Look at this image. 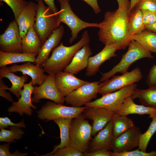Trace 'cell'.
Returning a JSON list of instances; mask_svg holds the SVG:
<instances>
[{"instance_id":"17","label":"cell","mask_w":156,"mask_h":156,"mask_svg":"<svg viewBox=\"0 0 156 156\" xmlns=\"http://www.w3.org/2000/svg\"><path fill=\"white\" fill-rule=\"evenodd\" d=\"M119 50L115 45L106 44L103 49L98 54L88 59V64L86 69L85 75L87 77L95 75L99 71L101 64L112 57H116V51Z\"/></svg>"},{"instance_id":"1","label":"cell","mask_w":156,"mask_h":156,"mask_svg":"<svg viewBox=\"0 0 156 156\" xmlns=\"http://www.w3.org/2000/svg\"><path fill=\"white\" fill-rule=\"evenodd\" d=\"M130 6L118 8L105 13L104 20L98 23L100 41L105 45H115L119 49H124L128 47L132 40L129 32Z\"/></svg>"},{"instance_id":"30","label":"cell","mask_w":156,"mask_h":156,"mask_svg":"<svg viewBox=\"0 0 156 156\" xmlns=\"http://www.w3.org/2000/svg\"><path fill=\"white\" fill-rule=\"evenodd\" d=\"M128 26L129 34L131 37L140 33L146 29L142 20V12L136 7L130 12Z\"/></svg>"},{"instance_id":"27","label":"cell","mask_w":156,"mask_h":156,"mask_svg":"<svg viewBox=\"0 0 156 156\" xmlns=\"http://www.w3.org/2000/svg\"><path fill=\"white\" fill-rule=\"evenodd\" d=\"M73 119L62 118L55 119L54 122L58 126L60 131L61 142L59 145L54 146L52 151L42 156H50L58 149L69 146L70 129Z\"/></svg>"},{"instance_id":"44","label":"cell","mask_w":156,"mask_h":156,"mask_svg":"<svg viewBox=\"0 0 156 156\" xmlns=\"http://www.w3.org/2000/svg\"><path fill=\"white\" fill-rule=\"evenodd\" d=\"M90 5L93 9L94 13L98 14L101 12L97 0H82Z\"/></svg>"},{"instance_id":"48","label":"cell","mask_w":156,"mask_h":156,"mask_svg":"<svg viewBox=\"0 0 156 156\" xmlns=\"http://www.w3.org/2000/svg\"><path fill=\"white\" fill-rule=\"evenodd\" d=\"M140 0H130V12L135 6L136 4Z\"/></svg>"},{"instance_id":"28","label":"cell","mask_w":156,"mask_h":156,"mask_svg":"<svg viewBox=\"0 0 156 156\" xmlns=\"http://www.w3.org/2000/svg\"><path fill=\"white\" fill-rule=\"evenodd\" d=\"M131 97L133 100L138 99L142 105L156 109V86L145 90L137 88Z\"/></svg>"},{"instance_id":"23","label":"cell","mask_w":156,"mask_h":156,"mask_svg":"<svg viewBox=\"0 0 156 156\" xmlns=\"http://www.w3.org/2000/svg\"><path fill=\"white\" fill-rule=\"evenodd\" d=\"M4 77L8 79L12 84L10 88H9L5 85V88L9 90L19 99L21 97L19 92L22 90L25 83L27 81L28 75H23L21 76L16 75L10 70L8 67L4 66L0 67V79Z\"/></svg>"},{"instance_id":"4","label":"cell","mask_w":156,"mask_h":156,"mask_svg":"<svg viewBox=\"0 0 156 156\" xmlns=\"http://www.w3.org/2000/svg\"><path fill=\"white\" fill-rule=\"evenodd\" d=\"M37 8L33 27L37 33L42 44L53 31L60 26L58 12L54 13L42 0H37ZM59 12V11H58Z\"/></svg>"},{"instance_id":"5","label":"cell","mask_w":156,"mask_h":156,"mask_svg":"<svg viewBox=\"0 0 156 156\" xmlns=\"http://www.w3.org/2000/svg\"><path fill=\"white\" fill-rule=\"evenodd\" d=\"M92 131V126L82 114L74 118L70 125L69 146L83 153L88 152Z\"/></svg>"},{"instance_id":"10","label":"cell","mask_w":156,"mask_h":156,"mask_svg":"<svg viewBox=\"0 0 156 156\" xmlns=\"http://www.w3.org/2000/svg\"><path fill=\"white\" fill-rule=\"evenodd\" d=\"M101 86L99 81L89 82L65 96V101L72 106L82 107L97 97Z\"/></svg>"},{"instance_id":"15","label":"cell","mask_w":156,"mask_h":156,"mask_svg":"<svg viewBox=\"0 0 156 156\" xmlns=\"http://www.w3.org/2000/svg\"><path fill=\"white\" fill-rule=\"evenodd\" d=\"M23 88L19 92L21 97L18 101L12 103L8 109V111L9 113H18L21 116H23L24 114L31 116L33 113L32 109H36L37 108L31 101V95L34 88L32 81L25 83Z\"/></svg>"},{"instance_id":"42","label":"cell","mask_w":156,"mask_h":156,"mask_svg":"<svg viewBox=\"0 0 156 156\" xmlns=\"http://www.w3.org/2000/svg\"><path fill=\"white\" fill-rule=\"evenodd\" d=\"M5 85L2 79H0V96L6 99L8 101L14 102L12 97L10 93L7 92L4 88Z\"/></svg>"},{"instance_id":"2","label":"cell","mask_w":156,"mask_h":156,"mask_svg":"<svg viewBox=\"0 0 156 156\" xmlns=\"http://www.w3.org/2000/svg\"><path fill=\"white\" fill-rule=\"evenodd\" d=\"M90 42L87 31H84L81 39L72 46H65L62 42L52 50L51 56L41 67L49 74L55 75L64 70L70 63L77 52L83 46L89 44Z\"/></svg>"},{"instance_id":"38","label":"cell","mask_w":156,"mask_h":156,"mask_svg":"<svg viewBox=\"0 0 156 156\" xmlns=\"http://www.w3.org/2000/svg\"><path fill=\"white\" fill-rule=\"evenodd\" d=\"M9 126H15L21 128H25L26 125L23 119L18 123H14L12 122L11 120L8 117H0V129H5L8 128Z\"/></svg>"},{"instance_id":"18","label":"cell","mask_w":156,"mask_h":156,"mask_svg":"<svg viewBox=\"0 0 156 156\" xmlns=\"http://www.w3.org/2000/svg\"><path fill=\"white\" fill-rule=\"evenodd\" d=\"M113 138V125L111 120L90 141L88 152L101 149L112 150Z\"/></svg>"},{"instance_id":"32","label":"cell","mask_w":156,"mask_h":156,"mask_svg":"<svg viewBox=\"0 0 156 156\" xmlns=\"http://www.w3.org/2000/svg\"><path fill=\"white\" fill-rule=\"evenodd\" d=\"M8 128L10 130L0 129V142H5L10 144L15 142V140L21 139L25 133L21 128L15 126H9Z\"/></svg>"},{"instance_id":"49","label":"cell","mask_w":156,"mask_h":156,"mask_svg":"<svg viewBox=\"0 0 156 156\" xmlns=\"http://www.w3.org/2000/svg\"></svg>"},{"instance_id":"14","label":"cell","mask_w":156,"mask_h":156,"mask_svg":"<svg viewBox=\"0 0 156 156\" xmlns=\"http://www.w3.org/2000/svg\"><path fill=\"white\" fill-rule=\"evenodd\" d=\"M114 113L106 108L99 107H88L82 114L84 118L93 121L92 136H95L112 120Z\"/></svg>"},{"instance_id":"7","label":"cell","mask_w":156,"mask_h":156,"mask_svg":"<svg viewBox=\"0 0 156 156\" xmlns=\"http://www.w3.org/2000/svg\"><path fill=\"white\" fill-rule=\"evenodd\" d=\"M60 5V9L58 12V20L60 23L66 24L71 30L72 36L69 40L71 44L76 38L79 32L86 27H98V23H89L79 18L73 12L70 4V0H57Z\"/></svg>"},{"instance_id":"21","label":"cell","mask_w":156,"mask_h":156,"mask_svg":"<svg viewBox=\"0 0 156 156\" xmlns=\"http://www.w3.org/2000/svg\"><path fill=\"white\" fill-rule=\"evenodd\" d=\"M37 8V4L30 1L19 14L16 22L22 38L26 35L30 28L33 27Z\"/></svg>"},{"instance_id":"19","label":"cell","mask_w":156,"mask_h":156,"mask_svg":"<svg viewBox=\"0 0 156 156\" xmlns=\"http://www.w3.org/2000/svg\"><path fill=\"white\" fill-rule=\"evenodd\" d=\"M64 32V27L61 25L55 30L42 44L36 57L35 63L41 67L49 58L51 51L59 45Z\"/></svg>"},{"instance_id":"36","label":"cell","mask_w":156,"mask_h":156,"mask_svg":"<svg viewBox=\"0 0 156 156\" xmlns=\"http://www.w3.org/2000/svg\"><path fill=\"white\" fill-rule=\"evenodd\" d=\"M110 154L111 156H156V151L147 153L137 149L120 153L111 152Z\"/></svg>"},{"instance_id":"40","label":"cell","mask_w":156,"mask_h":156,"mask_svg":"<svg viewBox=\"0 0 156 156\" xmlns=\"http://www.w3.org/2000/svg\"><path fill=\"white\" fill-rule=\"evenodd\" d=\"M143 23L146 26L152 25L156 22V12L142 11Z\"/></svg>"},{"instance_id":"16","label":"cell","mask_w":156,"mask_h":156,"mask_svg":"<svg viewBox=\"0 0 156 156\" xmlns=\"http://www.w3.org/2000/svg\"><path fill=\"white\" fill-rule=\"evenodd\" d=\"M55 84L61 94L65 97L83 85L88 82L68 72L59 71L54 75Z\"/></svg>"},{"instance_id":"45","label":"cell","mask_w":156,"mask_h":156,"mask_svg":"<svg viewBox=\"0 0 156 156\" xmlns=\"http://www.w3.org/2000/svg\"><path fill=\"white\" fill-rule=\"evenodd\" d=\"M37 1V0H36ZM55 13L58 12V11L55 4L54 0H42Z\"/></svg>"},{"instance_id":"22","label":"cell","mask_w":156,"mask_h":156,"mask_svg":"<svg viewBox=\"0 0 156 156\" xmlns=\"http://www.w3.org/2000/svg\"><path fill=\"white\" fill-rule=\"evenodd\" d=\"M92 54L89 44L84 45L75 54L70 63L64 71L74 75L77 74L86 68L89 58Z\"/></svg>"},{"instance_id":"47","label":"cell","mask_w":156,"mask_h":156,"mask_svg":"<svg viewBox=\"0 0 156 156\" xmlns=\"http://www.w3.org/2000/svg\"><path fill=\"white\" fill-rule=\"evenodd\" d=\"M146 29L156 33V22L154 24L146 26Z\"/></svg>"},{"instance_id":"29","label":"cell","mask_w":156,"mask_h":156,"mask_svg":"<svg viewBox=\"0 0 156 156\" xmlns=\"http://www.w3.org/2000/svg\"><path fill=\"white\" fill-rule=\"evenodd\" d=\"M113 125L114 138L135 126L133 120L127 116L114 113L112 120Z\"/></svg>"},{"instance_id":"9","label":"cell","mask_w":156,"mask_h":156,"mask_svg":"<svg viewBox=\"0 0 156 156\" xmlns=\"http://www.w3.org/2000/svg\"><path fill=\"white\" fill-rule=\"evenodd\" d=\"M142 77L141 71L136 67L122 75L112 77L100 83L101 88L99 93L102 96L118 90L124 87L140 81Z\"/></svg>"},{"instance_id":"8","label":"cell","mask_w":156,"mask_h":156,"mask_svg":"<svg viewBox=\"0 0 156 156\" xmlns=\"http://www.w3.org/2000/svg\"><path fill=\"white\" fill-rule=\"evenodd\" d=\"M135 83L127 86L115 92L109 93L86 104V107H99L116 113L125 100L131 96L137 88Z\"/></svg>"},{"instance_id":"11","label":"cell","mask_w":156,"mask_h":156,"mask_svg":"<svg viewBox=\"0 0 156 156\" xmlns=\"http://www.w3.org/2000/svg\"><path fill=\"white\" fill-rule=\"evenodd\" d=\"M32 103H38L42 99L51 100L59 104L64 103L65 97L60 92L56 86L54 75L49 74L43 83L39 86H36L32 92Z\"/></svg>"},{"instance_id":"12","label":"cell","mask_w":156,"mask_h":156,"mask_svg":"<svg viewBox=\"0 0 156 156\" xmlns=\"http://www.w3.org/2000/svg\"><path fill=\"white\" fill-rule=\"evenodd\" d=\"M21 40L18 25L14 20L0 35V50L6 53H22Z\"/></svg>"},{"instance_id":"33","label":"cell","mask_w":156,"mask_h":156,"mask_svg":"<svg viewBox=\"0 0 156 156\" xmlns=\"http://www.w3.org/2000/svg\"><path fill=\"white\" fill-rule=\"evenodd\" d=\"M152 121L146 131L140 136L138 149L146 152L148 143L152 136L156 131V114L149 116Z\"/></svg>"},{"instance_id":"25","label":"cell","mask_w":156,"mask_h":156,"mask_svg":"<svg viewBox=\"0 0 156 156\" xmlns=\"http://www.w3.org/2000/svg\"><path fill=\"white\" fill-rule=\"evenodd\" d=\"M22 52L25 53L38 54L42 44L40 38L33 27L30 28L22 38Z\"/></svg>"},{"instance_id":"41","label":"cell","mask_w":156,"mask_h":156,"mask_svg":"<svg viewBox=\"0 0 156 156\" xmlns=\"http://www.w3.org/2000/svg\"><path fill=\"white\" fill-rule=\"evenodd\" d=\"M146 83L148 87L156 86V64H154L150 68Z\"/></svg>"},{"instance_id":"24","label":"cell","mask_w":156,"mask_h":156,"mask_svg":"<svg viewBox=\"0 0 156 156\" xmlns=\"http://www.w3.org/2000/svg\"><path fill=\"white\" fill-rule=\"evenodd\" d=\"M133 101L131 96L126 98L116 113L127 116L130 114H148L151 116L156 114V109L137 104Z\"/></svg>"},{"instance_id":"35","label":"cell","mask_w":156,"mask_h":156,"mask_svg":"<svg viewBox=\"0 0 156 156\" xmlns=\"http://www.w3.org/2000/svg\"><path fill=\"white\" fill-rule=\"evenodd\" d=\"M50 156H84V153L68 146L58 149Z\"/></svg>"},{"instance_id":"39","label":"cell","mask_w":156,"mask_h":156,"mask_svg":"<svg viewBox=\"0 0 156 156\" xmlns=\"http://www.w3.org/2000/svg\"><path fill=\"white\" fill-rule=\"evenodd\" d=\"M10 143L3 144L0 145V156H26L28 155L27 153L20 152L18 150L12 153L9 151Z\"/></svg>"},{"instance_id":"31","label":"cell","mask_w":156,"mask_h":156,"mask_svg":"<svg viewBox=\"0 0 156 156\" xmlns=\"http://www.w3.org/2000/svg\"><path fill=\"white\" fill-rule=\"evenodd\" d=\"M131 38L146 50L156 53V33L145 29Z\"/></svg>"},{"instance_id":"20","label":"cell","mask_w":156,"mask_h":156,"mask_svg":"<svg viewBox=\"0 0 156 156\" xmlns=\"http://www.w3.org/2000/svg\"><path fill=\"white\" fill-rule=\"evenodd\" d=\"M8 67L12 72H21L23 75H27L30 77L34 86L40 85L48 76L44 74L45 71L43 68L37 64L34 65L29 62H26L21 65H13Z\"/></svg>"},{"instance_id":"13","label":"cell","mask_w":156,"mask_h":156,"mask_svg":"<svg viewBox=\"0 0 156 156\" xmlns=\"http://www.w3.org/2000/svg\"><path fill=\"white\" fill-rule=\"evenodd\" d=\"M142 134L140 128L135 126L130 130L113 138L112 150L121 153L133 150L138 147L140 138Z\"/></svg>"},{"instance_id":"6","label":"cell","mask_w":156,"mask_h":156,"mask_svg":"<svg viewBox=\"0 0 156 156\" xmlns=\"http://www.w3.org/2000/svg\"><path fill=\"white\" fill-rule=\"evenodd\" d=\"M87 107L67 106L49 101L37 111V117L45 122L62 118L73 119L80 116Z\"/></svg>"},{"instance_id":"34","label":"cell","mask_w":156,"mask_h":156,"mask_svg":"<svg viewBox=\"0 0 156 156\" xmlns=\"http://www.w3.org/2000/svg\"><path fill=\"white\" fill-rule=\"evenodd\" d=\"M6 3L12 10L16 21L18 17L29 2L24 0H0Z\"/></svg>"},{"instance_id":"3","label":"cell","mask_w":156,"mask_h":156,"mask_svg":"<svg viewBox=\"0 0 156 156\" xmlns=\"http://www.w3.org/2000/svg\"><path fill=\"white\" fill-rule=\"evenodd\" d=\"M151 52L144 48L139 43L132 39L128 46L127 52L122 56L119 62L110 70L101 73L100 83L106 81L118 73L122 74L128 71L131 65L135 61L143 58H152Z\"/></svg>"},{"instance_id":"26","label":"cell","mask_w":156,"mask_h":156,"mask_svg":"<svg viewBox=\"0 0 156 156\" xmlns=\"http://www.w3.org/2000/svg\"><path fill=\"white\" fill-rule=\"evenodd\" d=\"M38 54L37 53H6L0 50V67L21 62H35Z\"/></svg>"},{"instance_id":"37","label":"cell","mask_w":156,"mask_h":156,"mask_svg":"<svg viewBox=\"0 0 156 156\" xmlns=\"http://www.w3.org/2000/svg\"><path fill=\"white\" fill-rule=\"evenodd\" d=\"M135 7L141 11H148L156 12V0H140Z\"/></svg>"},{"instance_id":"46","label":"cell","mask_w":156,"mask_h":156,"mask_svg":"<svg viewBox=\"0 0 156 156\" xmlns=\"http://www.w3.org/2000/svg\"><path fill=\"white\" fill-rule=\"evenodd\" d=\"M118 5V8H121L126 6H130L129 0H116Z\"/></svg>"},{"instance_id":"43","label":"cell","mask_w":156,"mask_h":156,"mask_svg":"<svg viewBox=\"0 0 156 156\" xmlns=\"http://www.w3.org/2000/svg\"><path fill=\"white\" fill-rule=\"evenodd\" d=\"M111 151L105 149H101L84 153V156H111Z\"/></svg>"}]
</instances>
